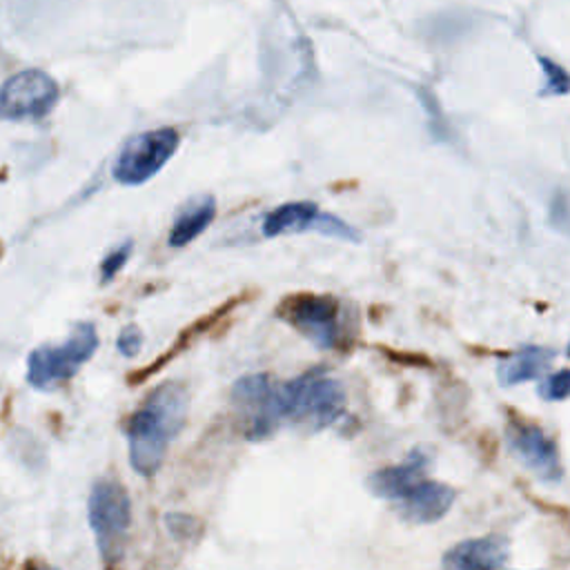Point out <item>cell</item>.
Listing matches in <instances>:
<instances>
[{"instance_id": "5bb4252c", "label": "cell", "mask_w": 570, "mask_h": 570, "mask_svg": "<svg viewBox=\"0 0 570 570\" xmlns=\"http://www.w3.org/2000/svg\"><path fill=\"white\" fill-rule=\"evenodd\" d=\"M216 216V198L209 194L194 196L176 212L167 243L169 247H185L196 240Z\"/></svg>"}, {"instance_id": "8992f818", "label": "cell", "mask_w": 570, "mask_h": 570, "mask_svg": "<svg viewBox=\"0 0 570 570\" xmlns=\"http://www.w3.org/2000/svg\"><path fill=\"white\" fill-rule=\"evenodd\" d=\"M232 401L245 421V439L265 441L276 434L285 421L281 407V385L265 372H252L236 379Z\"/></svg>"}, {"instance_id": "ba28073f", "label": "cell", "mask_w": 570, "mask_h": 570, "mask_svg": "<svg viewBox=\"0 0 570 570\" xmlns=\"http://www.w3.org/2000/svg\"><path fill=\"white\" fill-rule=\"evenodd\" d=\"M58 100V82L42 69H24L2 85V116L7 120L42 118Z\"/></svg>"}, {"instance_id": "3957f363", "label": "cell", "mask_w": 570, "mask_h": 570, "mask_svg": "<svg viewBox=\"0 0 570 570\" xmlns=\"http://www.w3.org/2000/svg\"><path fill=\"white\" fill-rule=\"evenodd\" d=\"M98 332L91 321L73 323L69 336L53 345H38L27 356V383L40 392H49L69 379L96 354Z\"/></svg>"}, {"instance_id": "7a4b0ae2", "label": "cell", "mask_w": 570, "mask_h": 570, "mask_svg": "<svg viewBox=\"0 0 570 570\" xmlns=\"http://www.w3.org/2000/svg\"><path fill=\"white\" fill-rule=\"evenodd\" d=\"M283 416L323 430L336 423L345 412V390L325 367H312L281 385Z\"/></svg>"}, {"instance_id": "ac0fdd59", "label": "cell", "mask_w": 570, "mask_h": 570, "mask_svg": "<svg viewBox=\"0 0 570 570\" xmlns=\"http://www.w3.org/2000/svg\"><path fill=\"white\" fill-rule=\"evenodd\" d=\"M134 252V243L127 238L120 245H116L114 249H109L100 263V285H107L116 278V274L125 267V263L129 261Z\"/></svg>"}, {"instance_id": "4fadbf2b", "label": "cell", "mask_w": 570, "mask_h": 570, "mask_svg": "<svg viewBox=\"0 0 570 570\" xmlns=\"http://www.w3.org/2000/svg\"><path fill=\"white\" fill-rule=\"evenodd\" d=\"M323 212L312 200H294L283 203L265 214L263 218V236L276 238L283 234H301V232H318Z\"/></svg>"}, {"instance_id": "44dd1931", "label": "cell", "mask_w": 570, "mask_h": 570, "mask_svg": "<svg viewBox=\"0 0 570 570\" xmlns=\"http://www.w3.org/2000/svg\"><path fill=\"white\" fill-rule=\"evenodd\" d=\"M140 345H142V334H140V330H138L136 325H125V327L120 330L118 338H116L118 352H120L122 356L131 358V356L138 354Z\"/></svg>"}, {"instance_id": "ffe728a7", "label": "cell", "mask_w": 570, "mask_h": 570, "mask_svg": "<svg viewBox=\"0 0 570 570\" xmlns=\"http://www.w3.org/2000/svg\"><path fill=\"white\" fill-rule=\"evenodd\" d=\"M539 396L543 401H563L570 396V370H559L546 376L539 385Z\"/></svg>"}, {"instance_id": "e0dca14e", "label": "cell", "mask_w": 570, "mask_h": 570, "mask_svg": "<svg viewBox=\"0 0 570 570\" xmlns=\"http://www.w3.org/2000/svg\"><path fill=\"white\" fill-rule=\"evenodd\" d=\"M163 521L167 532L178 541H194L200 537V530H203L200 521L187 512H167Z\"/></svg>"}, {"instance_id": "7402d4cb", "label": "cell", "mask_w": 570, "mask_h": 570, "mask_svg": "<svg viewBox=\"0 0 570 570\" xmlns=\"http://www.w3.org/2000/svg\"><path fill=\"white\" fill-rule=\"evenodd\" d=\"M552 223L561 229H570V194H557L550 209Z\"/></svg>"}, {"instance_id": "52a82bcc", "label": "cell", "mask_w": 570, "mask_h": 570, "mask_svg": "<svg viewBox=\"0 0 570 570\" xmlns=\"http://www.w3.org/2000/svg\"><path fill=\"white\" fill-rule=\"evenodd\" d=\"M178 149V131L158 127L129 138L114 160L111 174L120 185H142L154 178Z\"/></svg>"}, {"instance_id": "5b68a950", "label": "cell", "mask_w": 570, "mask_h": 570, "mask_svg": "<svg viewBox=\"0 0 570 570\" xmlns=\"http://www.w3.org/2000/svg\"><path fill=\"white\" fill-rule=\"evenodd\" d=\"M276 316L318 350H334L341 343V301L334 294H289L278 303Z\"/></svg>"}, {"instance_id": "9c48e42d", "label": "cell", "mask_w": 570, "mask_h": 570, "mask_svg": "<svg viewBox=\"0 0 570 570\" xmlns=\"http://www.w3.org/2000/svg\"><path fill=\"white\" fill-rule=\"evenodd\" d=\"M505 439L512 454L539 479L554 481L561 476V461L557 443L532 421L512 416L505 423Z\"/></svg>"}, {"instance_id": "30bf717a", "label": "cell", "mask_w": 570, "mask_h": 570, "mask_svg": "<svg viewBox=\"0 0 570 570\" xmlns=\"http://www.w3.org/2000/svg\"><path fill=\"white\" fill-rule=\"evenodd\" d=\"M432 454L425 445H416L410 450L407 459L396 465H387L381 470H374L365 485L376 499L385 501H401L419 481L425 479V470L430 468Z\"/></svg>"}, {"instance_id": "d6986e66", "label": "cell", "mask_w": 570, "mask_h": 570, "mask_svg": "<svg viewBox=\"0 0 570 570\" xmlns=\"http://www.w3.org/2000/svg\"><path fill=\"white\" fill-rule=\"evenodd\" d=\"M539 62H541L543 73H546V82H543L541 94H546V96L568 94L570 91V73L561 65L552 62L550 58H539Z\"/></svg>"}, {"instance_id": "2e32d148", "label": "cell", "mask_w": 570, "mask_h": 570, "mask_svg": "<svg viewBox=\"0 0 570 570\" xmlns=\"http://www.w3.org/2000/svg\"><path fill=\"white\" fill-rule=\"evenodd\" d=\"M243 301H245V296H238V298H234V301H227V303H225V305H223V307H218V309H214V314H209V316H205V318H200V321H198V323H194V325H191V327H187V332H183V336H180V341H176V343H174V345H171V350H169V352H167V354H163V356H160V358H156V361H154V363H151V367H147V370H140V372H136V374H131V376H129V383H131V385H136V383H140V381H145V379H147V376H151V374H154V372H156V370H158V367H163V365H165V363H167V361H171V358H174V356H176V354H178V352H180V350H185V347H187V345H189V336H194V334H196V336H198V334H200V332H205V330H209V325H212V323H216V321H218V318H220V316H223V314H225V312H227V309H229V307H236V305H238V303H243Z\"/></svg>"}, {"instance_id": "8fae6325", "label": "cell", "mask_w": 570, "mask_h": 570, "mask_svg": "<svg viewBox=\"0 0 570 570\" xmlns=\"http://www.w3.org/2000/svg\"><path fill=\"white\" fill-rule=\"evenodd\" d=\"M510 557L505 537L485 534L459 541L441 557V570H497Z\"/></svg>"}, {"instance_id": "7c38bea8", "label": "cell", "mask_w": 570, "mask_h": 570, "mask_svg": "<svg viewBox=\"0 0 570 570\" xmlns=\"http://www.w3.org/2000/svg\"><path fill=\"white\" fill-rule=\"evenodd\" d=\"M454 499L456 490L452 485L423 479L401 501H396V512L407 523H434L448 514Z\"/></svg>"}, {"instance_id": "9a60e30c", "label": "cell", "mask_w": 570, "mask_h": 570, "mask_svg": "<svg viewBox=\"0 0 570 570\" xmlns=\"http://www.w3.org/2000/svg\"><path fill=\"white\" fill-rule=\"evenodd\" d=\"M552 356L554 354L550 350H546V347L525 345L519 352H514L510 358L499 363L497 379L505 387L523 383V381H532V379H537L548 367Z\"/></svg>"}, {"instance_id": "6da1fadb", "label": "cell", "mask_w": 570, "mask_h": 570, "mask_svg": "<svg viewBox=\"0 0 570 570\" xmlns=\"http://www.w3.org/2000/svg\"><path fill=\"white\" fill-rule=\"evenodd\" d=\"M189 412V390L178 381L156 385L125 421L129 465L151 479L167 454L169 443L183 430Z\"/></svg>"}, {"instance_id": "277c9868", "label": "cell", "mask_w": 570, "mask_h": 570, "mask_svg": "<svg viewBox=\"0 0 570 570\" xmlns=\"http://www.w3.org/2000/svg\"><path fill=\"white\" fill-rule=\"evenodd\" d=\"M87 521L100 557L116 561L122 554V541L131 525V499L127 488L111 476L96 479L87 497Z\"/></svg>"}]
</instances>
